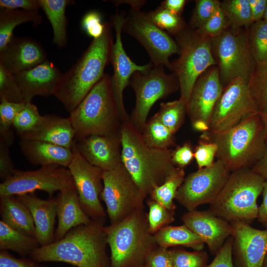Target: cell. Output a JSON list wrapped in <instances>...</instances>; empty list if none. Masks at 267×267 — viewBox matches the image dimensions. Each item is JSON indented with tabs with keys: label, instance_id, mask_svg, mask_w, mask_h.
<instances>
[{
	"label": "cell",
	"instance_id": "obj_49",
	"mask_svg": "<svg viewBox=\"0 0 267 267\" xmlns=\"http://www.w3.org/2000/svg\"><path fill=\"white\" fill-rule=\"evenodd\" d=\"M145 267H173L169 248L158 246L148 255Z\"/></svg>",
	"mask_w": 267,
	"mask_h": 267
},
{
	"label": "cell",
	"instance_id": "obj_40",
	"mask_svg": "<svg viewBox=\"0 0 267 267\" xmlns=\"http://www.w3.org/2000/svg\"><path fill=\"white\" fill-rule=\"evenodd\" d=\"M147 14L158 27L174 35L186 27L180 15L175 14L161 6L149 11Z\"/></svg>",
	"mask_w": 267,
	"mask_h": 267
},
{
	"label": "cell",
	"instance_id": "obj_6",
	"mask_svg": "<svg viewBox=\"0 0 267 267\" xmlns=\"http://www.w3.org/2000/svg\"><path fill=\"white\" fill-rule=\"evenodd\" d=\"M69 117L75 139L119 132L123 122L113 93L111 76L105 74Z\"/></svg>",
	"mask_w": 267,
	"mask_h": 267
},
{
	"label": "cell",
	"instance_id": "obj_56",
	"mask_svg": "<svg viewBox=\"0 0 267 267\" xmlns=\"http://www.w3.org/2000/svg\"><path fill=\"white\" fill-rule=\"evenodd\" d=\"M263 201L259 206L257 219L259 222L267 229V181H265L262 192Z\"/></svg>",
	"mask_w": 267,
	"mask_h": 267
},
{
	"label": "cell",
	"instance_id": "obj_34",
	"mask_svg": "<svg viewBox=\"0 0 267 267\" xmlns=\"http://www.w3.org/2000/svg\"><path fill=\"white\" fill-rule=\"evenodd\" d=\"M184 168L176 167L166 181L156 187L149 195V198L159 203L169 210L175 211L174 200L178 188L185 178Z\"/></svg>",
	"mask_w": 267,
	"mask_h": 267
},
{
	"label": "cell",
	"instance_id": "obj_35",
	"mask_svg": "<svg viewBox=\"0 0 267 267\" xmlns=\"http://www.w3.org/2000/svg\"><path fill=\"white\" fill-rule=\"evenodd\" d=\"M247 87L258 112L267 114V62L256 63Z\"/></svg>",
	"mask_w": 267,
	"mask_h": 267
},
{
	"label": "cell",
	"instance_id": "obj_48",
	"mask_svg": "<svg viewBox=\"0 0 267 267\" xmlns=\"http://www.w3.org/2000/svg\"><path fill=\"white\" fill-rule=\"evenodd\" d=\"M106 22H103L101 14L96 10H90L86 13L81 21L83 30L93 39L100 38L103 34Z\"/></svg>",
	"mask_w": 267,
	"mask_h": 267
},
{
	"label": "cell",
	"instance_id": "obj_41",
	"mask_svg": "<svg viewBox=\"0 0 267 267\" xmlns=\"http://www.w3.org/2000/svg\"><path fill=\"white\" fill-rule=\"evenodd\" d=\"M146 203L149 209L147 213L148 226L152 234L174 221L175 211L168 209L150 198Z\"/></svg>",
	"mask_w": 267,
	"mask_h": 267
},
{
	"label": "cell",
	"instance_id": "obj_46",
	"mask_svg": "<svg viewBox=\"0 0 267 267\" xmlns=\"http://www.w3.org/2000/svg\"><path fill=\"white\" fill-rule=\"evenodd\" d=\"M228 26L226 18L220 6L204 25L194 30L202 36L212 40L221 35Z\"/></svg>",
	"mask_w": 267,
	"mask_h": 267
},
{
	"label": "cell",
	"instance_id": "obj_7",
	"mask_svg": "<svg viewBox=\"0 0 267 267\" xmlns=\"http://www.w3.org/2000/svg\"><path fill=\"white\" fill-rule=\"evenodd\" d=\"M264 182L251 168L231 172L208 210L230 223L240 221L250 224L257 219V201L262 193Z\"/></svg>",
	"mask_w": 267,
	"mask_h": 267
},
{
	"label": "cell",
	"instance_id": "obj_17",
	"mask_svg": "<svg viewBox=\"0 0 267 267\" xmlns=\"http://www.w3.org/2000/svg\"><path fill=\"white\" fill-rule=\"evenodd\" d=\"M126 17L122 12L117 11L111 18L112 25L116 33L115 42L113 44L110 60L114 71L111 76V86L123 122L130 121L123 102V91L129 85L132 76L136 72L146 73L154 66L151 62L143 65H137L130 59L126 52L121 37Z\"/></svg>",
	"mask_w": 267,
	"mask_h": 267
},
{
	"label": "cell",
	"instance_id": "obj_29",
	"mask_svg": "<svg viewBox=\"0 0 267 267\" xmlns=\"http://www.w3.org/2000/svg\"><path fill=\"white\" fill-rule=\"evenodd\" d=\"M38 1L51 25L53 43L60 47L65 46L67 40L66 9L74 1L70 0H38Z\"/></svg>",
	"mask_w": 267,
	"mask_h": 267
},
{
	"label": "cell",
	"instance_id": "obj_55",
	"mask_svg": "<svg viewBox=\"0 0 267 267\" xmlns=\"http://www.w3.org/2000/svg\"><path fill=\"white\" fill-rule=\"evenodd\" d=\"M251 13L254 22L263 19L267 0H249Z\"/></svg>",
	"mask_w": 267,
	"mask_h": 267
},
{
	"label": "cell",
	"instance_id": "obj_63",
	"mask_svg": "<svg viewBox=\"0 0 267 267\" xmlns=\"http://www.w3.org/2000/svg\"><path fill=\"white\" fill-rule=\"evenodd\" d=\"M263 19L267 22V5Z\"/></svg>",
	"mask_w": 267,
	"mask_h": 267
},
{
	"label": "cell",
	"instance_id": "obj_10",
	"mask_svg": "<svg viewBox=\"0 0 267 267\" xmlns=\"http://www.w3.org/2000/svg\"><path fill=\"white\" fill-rule=\"evenodd\" d=\"M129 85L135 95V104L130 121L140 133L154 103L179 89L175 73L166 74L164 66H153L146 73L136 72L132 76Z\"/></svg>",
	"mask_w": 267,
	"mask_h": 267
},
{
	"label": "cell",
	"instance_id": "obj_45",
	"mask_svg": "<svg viewBox=\"0 0 267 267\" xmlns=\"http://www.w3.org/2000/svg\"><path fill=\"white\" fill-rule=\"evenodd\" d=\"M218 0H197L190 18L188 27L197 29L204 25L220 6Z\"/></svg>",
	"mask_w": 267,
	"mask_h": 267
},
{
	"label": "cell",
	"instance_id": "obj_22",
	"mask_svg": "<svg viewBox=\"0 0 267 267\" xmlns=\"http://www.w3.org/2000/svg\"><path fill=\"white\" fill-rule=\"evenodd\" d=\"M63 73L47 59L29 70L14 75L24 101L31 102L37 95H54Z\"/></svg>",
	"mask_w": 267,
	"mask_h": 267
},
{
	"label": "cell",
	"instance_id": "obj_36",
	"mask_svg": "<svg viewBox=\"0 0 267 267\" xmlns=\"http://www.w3.org/2000/svg\"><path fill=\"white\" fill-rule=\"evenodd\" d=\"M220 6L229 26L248 28L254 23L249 0H225Z\"/></svg>",
	"mask_w": 267,
	"mask_h": 267
},
{
	"label": "cell",
	"instance_id": "obj_54",
	"mask_svg": "<svg viewBox=\"0 0 267 267\" xmlns=\"http://www.w3.org/2000/svg\"><path fill=\"white\" fill-rule=\"evenodd\" d=\"M0 7L38 11L40 6L38 0H0Z\"/></svg>",
	"mask_w": 267,
	"mask_h": 267
},
{
	"label": "cell",
	"instance_id": "obj_59",
	"mask_svg": "<svg viewBox=\"0 0 267 267\" xmlns=\"http://www.w3.org/2000/svg\"><path fill=\"white\" fill-rule=\"evenodd\" d=\"M145 0H114V3L116 5L123 3H126L131 5V8L136 10H140V8L145 4Z\"/></svg>",
	"mask_w": 267,
	"mask_h": 267
},
{
	"label": "cell",
	"instance_id": "obj_5",
	"mask_svg": "<svg viewBox=\"0 0 267 267\" xmlns=\"http://www.w3.org/2000/svg\"><path fill=\"white\" fill-rule=\"evenodd\" d=\"M104 230L110 249V267H142L150 253L159 246L149 230L144 209L105 226Z\"/></svg>",
	"mask_w": 267,
	"mask_h": 267
},
{
	"label": "cell",
	"instance_id": "obj_2",
	"mask_svg": "<svg viewBox=\"0 0 267 267\" xmlns=\"http://www.w3.org/2000/svg\"><path fill=\"white\" fill-rule=\"evenodd\" d=\"M120 133L122 164L146 198L176 168L172 150L147 146L130 121L122 122Z\"/></svg>",
	"mask_w": 267,
	"mask_h": 267
},
{
	"label": "cell",
	"instance_id": "obj_60",
	"mask_svg": "<svg viewBox=\"0 0 267 267\" xmlns=\"http://www.w3.org/2000/svg\"><path fill=\"white\" fill-rule=\"evenodd\" d=\"M191 125L194 130L202 133L210 130L209 124L203 121H196L191 123Z\"/></svg>",
	"mask_w": 267,
	"mask_h": 267
},
{
	"label": "cell",
	"instance_id": "obj_62",
	"mask_svg": "<svg viewBox=\"0 0 267 267\" xmlns=\"http://www.w3.org/2000/svg\"><path fill=\"white\" fill-rule=\"evenodd\" d=\"M262 267H267V252L264 259Z\"/></svg>",
	"mask_w": 267,
	"mask_h": 267
},
{
	"label": "cell",
	"instance_id": "obj_32",
	"mask_svg": "<svg viewBox=\"0 0 267 267\" xmlns=\"http://www.w3.org/2000/svg\"><path fill=\"white\" fill-rule=\"evenodd\" d=\"M40 247L35 237L15 230L0 221V250H10L25 257Z\"/></svg>",
	"mask_w": 267,
	"mask_h": 267
},
{
	"label": "cell",
	"instance_id": "obj_21",
	"mask_svg": "<svg viewBox=\"0 0 267 267\" xmlns=\"http://www.w3.org/2000/svg\"><path fill=\"white\" fill-rule=\"evenodd\" d=\"M181 220L183 224L207 245L211 253L214 255L233 233V226L230 222L208 210L188 211L182 215Z\"/></svg>",
	"mask_w": 267,
	"mask_h": 267
},
{
	"label": "cell",
	"instance_id": "obj_28",
	"mask_svg": "<svg viewBox=\"0 0 267 267\" xmlns=\"http://www.w3.org/2000/svg\"><path fill=\"white\" fill-rule=\"evenodd\" d=\"M0 214L1 221L7 225L36 238L35 225L31 211L16 196L0 197Z\"/></svg>",
	"mask_w": 267,
	"mask_h": 267
},
{
	"label": "cell",
	"instance_id": "obj_15",
	"mask_svg": "<svg viewBox=\"0 0 267 267\" xmlns=\"http://www.w3.org/2000/svg\"><path fill=\"white\" fill-rule=\"evenodd\" d=\"M257 113L247 84L242 78H237L223 88L211 114L210 130L227 131Z\"/></svg>",
	"mask_w": 267,
	"mask_h": 267
},
{
	"label": "cell",
	"instance_id": "obj_53",
	"mask_svg": "<svg viewBox=\"0 0 267 267\" xmlns=\"http://www.w3.org/2000/svg\"><path fill=\"white\" fill-rule=\"evenodd\" d=\"M9 146L0 140V178L2 180L11 176L15 171Z\"/></svg>",
	"mask_w": 267,
	"mask_h": 267
},
{
	"label": "cell",
	"instance_id": "obj_3",
	"mask_svg": "<svg viewBox=\"0 0 267 267\" xmlns=\"http://www.w3.org/2000/svg\"><path fill=\"white\" fill-rule=\"evenodd\" d=\"M111 24L106 22L102 35L93 39L77 62L63 73L54 96L72 112L102 78L110 63L113 44Z\"/></svg>",
	"mask_w": 267,
	"mask_h": 267
},
{
	"label": "cell",
	"instance_id": "obj_43",
	"mask_svg": "<svg viewBox=\"0 0 267 267\" xmlns=\"http://www.w3.org/2000/svg\"><path fill=\"white\" fill-rule=\"evenodd\" d=\"M42 118L35 104L31 102H26L24 108L15 117L13 127L20 136L34 130Z\"/></svg>",
	"mask_w": 267,
	"mask_h": 267
},
{
	"label": "cell",
	"instance_id": "obj_9",
	"mask_svg": "<svg viewBox=\"0 0 267 267\" xmlns=\"http://www.w3.org/2000/svg\"><path fill=\"white\" fill-rule=\"evenodd\" d=\"M180 50L178 58L171 62L172 70L178 79L180 98L187 104L193 86L198 77L207 69L216 65L211 40L186 27L175 35Z\"/></svg>",
	"mask_w": 267,
	"mask_h": 267
},
{
	"label": "cell",
	"instance_id": "obj_58",
	"mask_svg": "<svg viewBox=\"0 0 267 267\" xmlns=\"http://www.w3.org/2000/svg\"><path fill=\"white\" fill-rule=\"evenodd\" d=\"M251 169L265 181H267V140L266 150L263 157Z\"/></svg>",
	"mask_w": 267,
	"mask_h": 267
},
{
	"label": "cell",
	"instance_id": "obj_27",
	"mask_svg": "<svg viewBox=\"0 0 267 267\" xmlns=\"http://www.w3.org/2000/svg\"><path fill=\"white\" fill-rule=\"evenodd\" d=\"M56 198L58 224L54 241L63 238L72 228L92 221L81 205L76 187L59 192Z\"/></svg>",
	"mask_w": 267,
	"mask_h": 267
},
{
	"label": "cell",
	"instance_id": "obj_19",
	"mask_svg": "<svg viewBox=\"0 0 267 267\" xmlns=\"http://www.w3.org/2000/svg\"><path fill=\"white\" fill-rule=\"evenodd\" d=\"M223 89L217 65L210 67L198 77L186 104L187 115L191 123L201 120L209 124Z\"/></svg>",
	"mask_w": 267,
	"mask_h": 267
},
{
	"label": "cell",
	"instance_id": "obj_20",
	"mask_svg": "<svg viewBox=\"0 0 267 267\" xmlns=\"http://www.w3.org/2000/svg\"><path fill=\"white\" fill-rule=\"evenodd\" d=\"M74 144L89 162L103 171L112 170L122 164L120 131L75 139Z\"/></svg>",
	"mask_w": 267,
	"mask_h": 267
},
{
	"label": "cell",
	"instance_id": "obj_25",
	"mask_svg": "<svg viewBox=\"0 0 267 267\" xmlns=\"http://www.w3.org/2000/svg\"><path fill=\"white\" fill-rule=\"evenodd\" d=\"M20 138L48 142L68 148H72L75 133L69 117L47 114L30 132L20 136Z\"/></svg>",
	"mask_w": 267,
	"mask_h": 267
},
{
	"label": "cell",
	"instance_id": "obj_24",
	"mask_svg": "<svg viewBox=\"0 0 267 267\" xmlns=\"http://www.w3.org/2000/svg\"><path fill=\"white\" fill-rule=\"evenodd\" d=\"M29 209L36 228V238L40 246L51 244L54 241V224L57 216L56 198L44 200L35 193L16 196Z\"/></svg>",
	"mask_w": 267,
	"mask_h": 267
},
{
	"label": "cell",
	"instance_id": "obj_31",
	"mask_svg": "<svg viewBox=\"0 0 267 267\" xmlns=\"http://www.w3.org/2000/svg\"><path fill=\"white\" fill-rule=\"evenodd\" d=\"M42 20V17L38 11L0 8V51L6 46L14 36L13 31L17 25L31 22L34 26H38Z\"/></svg>",
	"mask_w": 267,
	"mask_h": 267
},
{
	"label": "cell",
	"instance_id": "obj_52",
	"mask_svg": "<svg viewBox=\"0 0 267 267\" xmlns=\"http://www.w3.org/2000/svg\"><path fill=\"white\" fill-rule=\"evenodd\" d=\"M25 257L17 258L6 250L0 251V267H50Z\"/></svg>",
	"mask_w": 267,
	"mask_h": 267
},
{
	"label": "cell",
	"instance_id": "obj_47",
	"mask_svg": "<svg viewBox=\"0 0 267 267\" xmlns=\"http://www.w3.org/2000/svg\"><path fill=\"white\" fill-rule=\"evenodd\" d=\"M217 146L214 142L199 138L198 144L194 149V157L198 169L211 166L215 162Z\"/></svg>",
	"mask_w": 267,
	"mask_h": 267
},
{
	"label": "cell",
	"instance_id": "obj_64",
	"mask_svg": "<svg viewBox=\"0 0 267 267\" xmlns=\"http://www.w3.org/2000/svg\"><path fill=\"white\" fill-rule=\"evenodd\" d=\"M144 267V266H143V267Z\"/></svg>",
	"mask_w": 267,
	"mask_h": 267
},
{
	"label": "cell",
	"instance_id": "obj_57",
	"mask_svg": "<svg viewBox=\"0 0 267 267\" xmlns=\"http://www.w3.org/2000/svg\"><path fill=\"white\" fill-rule=\"evenodd\" d=\"M186 2L185 0H165L160 6L175 14L180 15Z\"/></svg>",
	"mask_w": 267,
	"mask_h": 267
},
{
	"label": "cell",
	"instance_id": "obj_33",
	"mask_svg": "<svg viewBox=\"0 0 267 267\" xmlns=\"http://www.w3.org/2000/svg\"><path fill=\"white\" fill-rule=\"evenodd\" d=\"M148 146L159 149H169L176 145L175 134L164 125L155 114L147 121L140 133Z\"/></svg>",
	"mask_w": 267,
	"mask_h": 267
},
{
	"label": "cell",
	"instance_id": "obj_50",
	"mask_svg": "<svg viewBox=\"0 0 267 267\" xmlns=\"http://www.w3.org/2000/svg\"><path fill=\"white\" fill-rule=\"evenodd\" d=\"M232 246L233 238L231 236L225 241L212 262L206 267H235L233 263Z\"/></svg>",
	"mask_w": 267,
	"mask_h": 267
},
{
	"label": "cell",
	"instance_id": "obj_37",
	"mask_svg": "<svg viewBox=\"0 0 267 267\" xmlns=\"http://www.w3.org/2000/svg\"><path fill=\"white\" fill-rule=\"evenodd\" d=\"M187 114L186 104L181 98L160 104L155 114L161 122L175 134L181 127Z\"/></svg>",
	"mask_w": 267,
	"mask_h": 267
},
{
	"label": "cell",
	"instance_id": "obj_12",
	"mask_svg": "<svg viewBox=\"0 0 267 267\" xmlns=\"http://www.w3.org/2000/svg\"><path fill=\"white\" fill-rule=\"evenodd\" d=\"M75 187L67 168L57 165L42 166L34 171L15 169L13 174L0 184V197L45 192L52 198L56 191Z\"/></svg>",
	"mask_w": 267,
	"mask_h": 267
},
{
	"label": "cell",
	"instance_id": "obj_1",
	"mask_svg": "<svg viewBox=\"0 0 267 267\" xmlns=\"http://www.w3.org/2000/svg\"><path fill=\"white\" fill-rule=\"evenodd\" d=\"M103 221L92 220L70 229L63 238L31 253L38 262H58L76 267H110Z\"/></svg>",
	"mask_w": 267,
	"mask_h": 267
},
{
	"label": "cell",
	"instance_id": "obj_16",
	"mask_svg": "<svg viewBox=\"0 0 267 267\" xmlns=\"http://www.w3.org/2000/svg\"><path fill=\"white\" fill-rule=\"evenodd\" d=\"M72 149L74 157L68 168L81 205L92 220L105 221L106 213L100 200L103 188V171L89 162L77 150L74 142Z\"/></svg>",
	"mask_w": 267,
	"mask_h": 267
},
{
	"label": "cell",
	"instance_id": "obj_30",
	"mask_svg": "<svg viewBox=\"0 0 267 267\" xmlns=\"http://www.w3.org/2000/svg\"><path fill=\"white\" fill-rule=\"evenodd\" d=\"M154 237L159 246L166 248L182 246L200 251L202 250L205 244L184 224L166 226L155 233Z\"/></svg>",
	"mask_w": 267,
	"mask_h": 267
},
{
	"label": "cell",
	"instance_id": "obj_42",
	"mask_svg": "<svg viewBox=\"0 0 267 267\" xmlns=\"http://www.w3.org/2000/svg\"><path fill=\"white\" fill-rule=\"evenodd\" d=\"M173 267H206L208 255L203 250L187 251L180 248L169 249Z\"/></svg>",
	"mask_w": 267,
	"mask_h": 267
},
{
	"label": "cell",
	"instance_id": "obj_14",
	"mask_svg": "<svg viewBox=\"0 0 267 267\" xmlns=\"http://www.w3.org/2000/svg\"><path fill=\"white\" fill-rule=\"evenodd\" d=\"M230 172L219 160L211 166L189 174L178 188L175 199L188 211L217 198Z\"/></svg>",
	"mask_w": 267,
	"mask_h": 267
},
{
	"label": "cell",
	"instance_id": "obj_11",
	"mask_svg": "<svg viewBox=\"0 0 267 267\" xmlns=\"http://www.w3.org/2000/svg\"><path fill=\"white\" fill-rule=\"evenodd\" d=\"M102 178L100 200L106 205L111 224L144 209L145 198L123 164L112 170L103 171Z\"/></svg>",
	"mask_w": 267,
	"mask_h": 267
},
{
	"label": "cell",
	"instance_id": "obj_4",
	"mask_svg": "<svg viewBox=\"0 0 267 267\" xmlns=\"http://www.w3.org/2000/svg\"><path fill=\"white\" fill-rule=\"evenodd\" d=\"M200 138L208 139L217 146L216 157L231 173L252 168L263 157L267 136L259 113L249 116L233 128L222 132L211 130Z\"/></svg>",
	"mask_w": 267,
	"mask_h": 267
},
{
	"label": "cell",
	"instance_id": "obj_18",
	"mask_svg": "<svg viewBox=\"0 0 267 267\" xmlns=\"http://www.w3.org/2000/svg\"><path fill=\"white\" fill-rule=\"evenodd\" d=\"M233 228L232 256L237 267H262L267 252V229L260 230L240 222Z\"/></svg>",
	"mask_w": 267,
	"mask_h": 267
},
{
	"label": "cell",
	"instance_id": "obj_23",
	"mask_svg": "<svg viewBox=\"0 0 267 267\" xmlns=\"http://www.w3.org/2000/svg\"><path fill=\"white\" fill-rule=\"evenodd\" d=\"M46 57L39 42L15 36L0 51V62L14 75L35 67L46 60Z\"/></svg>",
	"mask_w": 267,
	"mask_h": 267
},
{
	"label": "cell",
	"instance_id": "obj_38",
	"mask_svg": "<svg viewBox=\"0 0 267 267\" xmlns=\"http://www.w3.org/2000/svg\"><path fill=\"white\" fill-rule=\"evenodd\" d=\"M26 102H10L0 98V140L10 146L14 140L12 130L14 119Z\"/></svg>",
	"mask_w": 267,
	"mask_h": 267
},
{
	"label": "cell",
	"instance_id": "obj_39",
	"mask_svg": "<svg viewBox=\"0 0 267 267\" xmlns=\"http://www.w3.org/2000/svg\"><path fill=\"white\" fill-rule=\"evenodd\" d=\"M248 38L256 63L267 62V22L262 19L254 22L248 28Z\"/></svg>",
	"mask_w": 267,
	"mask_h": 267
},
{
	"label": "cell",
	"instance_id": "obj_8",
	"mask_svg": "<svg viewBox=\"0 0 267 267\" xmlns=\"http://www.w3.org/2000/svg\"><path fill=\"white\" fill-rule=\"evenodd\" d=\"M248 28L228 26L211 40L212 53L223 88L238 77L248 84L254 70L256 62L250 47Z\"/></svg>",
	"mask_w": 267,
	"mask_h": 267
},
{
	"label": "cell",
	"instance_id": "obj_13",
	"mask_svg": "<svg viewBox=\"0 0 267 267\" xmlns=\"http://www.w3.org/2000/svg\"><path fill=\"white\" fill-rule=\"evenodd\" d=\"M122 31L135 38L149 54L154 66H166L172 70L170 57L179 54L176 42L169 34L155 25L147 13L131 9L126 17Z\"/></svg>",
	"mask_w": 267,
	"mask_h": 267
},
{
	"label": "cell",
	"instance_id": "obj_44",
	"mask_svg": "<svg viewBox=\"0 0 267 267\" xmlns=\"http://www.w3.org/2000/svg\"><path fill=\"white\" fill-rule=\"evenodd\" d=\"M0 98L13 102H25L14 74L0 62Z\"/></svg>",
	"mask_w": 267,
	"mask_h": 267
},
{
	"label": "cell",
	"instance_id": "obj_61",
	"mask_svg": "<svg viewBox=\"0 0 267 267\" xmlns=\"http://www.w3.org/2000/svg\"><path fill=\"white\" fill-rule=\"evenodd\" d=\"M259 114L260 115L261 118L262 119V121L263 122L265 130H266V134H267V114L259 113Z\"/></svg>",
	"mask_w": 267,
	"mask_h": 267
},
{
	"label": "cell",
	"instance_id": "obj_26",
	"mask_svg": "<svg viewBox=\"0 0 267 267\" xmlns=\"http://www.w3.org/2000/svg\"><path fill=\"white\" fill-rule=\"evenodd\" d=\"M19 147L25 158L34 166L57 165L68 168L74 157L72 148L43 141L20 138Z\"/></svg>",
	"mask_w": 267,
	"mask_h": 267
},
{
	"label": "cell",
	"instance_id": "obj_51",
	"mask_svg": "<svg viewBox=\"0 0 267 267\" xmlns=\"http://www.w3.org/2000/svg\"><path fill=\"white\" fill-rule=\"evenodd\" d=\"M193 158L194 149L190 141H186L172 150V160L176 167L184 168L191 162Z\"/></svg>",
	"mask_w": 267,
	"mask_h": 267
}]
</instances>
